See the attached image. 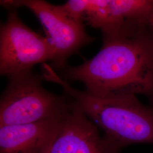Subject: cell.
<instances>
[{"label":"cell","instance_id":"obj_6","mask_svg":"<svg viewBox=\"0 0 153 153\" xmlns=\"http://www.w3.org/2000/svg\"><path fill=\"white\" fill-rule=\"evenodd\" d=\"M70 99L69 108L48 153H120V149L107 137H102L97 126Z\"/></svg>","mask_w":153,"mask_h":153},{"label":"cell","instance_id":"obj_8","mask_svg":"<svg viewBox=\"0 0 153 153\" xmlns=\"http://www.w3.org/2000/svg\"><path fill=\"white\" fill-rule=\"evenodd\" d=\"M149 33H150V35H152V38L153 39V27L152 28H151L149 30Z\"/></svg>","mask_w":153,"mask_h":153},{"label":"cell","instance_id":"obj_4","mask_svg":"<svg viewBox=\"0 0 153 153\" xmlns=\"http://www.w3.org/2000/svg\"><path fill=\"white\" fill-rule=\"evenodd\" d=\"M1 5L10 10L26 7L37 16L53 51V69H62L68 57L95 40L86 31L83 22L68 16L59 6L43 0L1 1Z\"/></svg>","mask_w":153,"mask_h":153},{"label":"cell","instance_id":"obj_3","mask_svg":"<svg viewBox=\"0 0 153 153\" xmlns=\"http://www.w3.org/2000/svg\"><path fill=\"white\" fill-rule=\"evenodd\" d=\"M0 99V126L26 124L61 117L69 109L71 99L44 88L43 76L32 71L9 76Z\"/></svg>","mask_w":153,"mask_h":153},{"label":"cell","instance_id":"obj_7","mask_svg":"<svg viewBox=\"0 0 153 153\" xmlns=\"http://www.w3.org/2000/svg\"><path fill=\"white\" fill-rule=\"evenodd\" d=\"M64 115L26 124L0 126V153H48Z\"/></svg>","mask_w":153,"mask_h":153},{"label":"cell","instance_id":"obj_1","mask_svg":"<svg viewBox=\"0 0 153 153\" xmlns=\"http://www.w3.org/2000/svg\"><path fill=\"white\" fill-rule=\"evenodd\" d=\"M62 70L61 78L83 82L94 95H142L153 100V38L145 31L103 39L100 51L92 59Z\"/></svg>","mask_w":153,"mask_h":153},{"label":"cell","instance_id":"obj_5","mask_svg":"<svg viewBox=\"0 0 153 153\" xmlns=\"http://www.w3.org/2000/svg\"><path fill=\"white\" fill-rule=\"evenodd\" d=\"M49 42L28 27L15 9L10 10L0 30V74L12 76L31 71L33 66L52 61Z\"/></svg>","mask_w":153,"mask_h":153},{"label":"cell","instance_id":"obj_2","mask_svg":"<svg viewBox=\"0 0 153 153\" xmlns=\"http://www.w3.org/2000/svg\"><path fill=\"white\" fill-rule=\"evenodd\" d=\"M44 80L59 84L76 106L104 131V136L120 150L129 145L153 143V107L142 104L137 95H96L71 87L49 65Z\"/></svg>","mask_w":153,"mask_h":153}]
</instances>
